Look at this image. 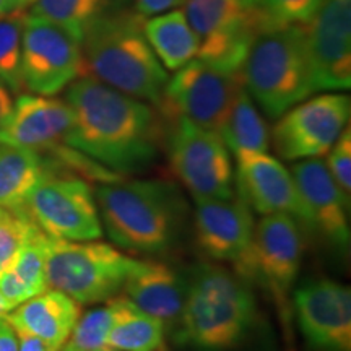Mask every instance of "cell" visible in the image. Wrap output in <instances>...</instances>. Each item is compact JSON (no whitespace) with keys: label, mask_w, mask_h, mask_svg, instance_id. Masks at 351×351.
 <instances>
[{"label":"cell","mask_w":351,"mask_h":351,"mask_svg":"<svg viewBox=\"0 0 351 351\" xmlns=\"http://www.w3.org/2000/svg\"><path fill=\"white\" fill-rule=\"evenodd\" d=\"M26 12L0 15V82L12 93L23 90L21 83V43Z\"/></svg>","instance_id":"obj_27"},{"label":"cell","mask_w":351,"mask_h":351,"mask_svg":"<svg viewBox=\"0 0 351 351\" xmlns=\"http://www.w3.org/2000/svg\"><path fill=\"white\" fill-rule=\"evenodd\" d=\"M59 351H82V350H78L75 345H72V343H70V341H67V343H65Z\"/></svg>","instance_id":"obj_40"},{"label":"cell","mask_w":351,"mask_h":351,"mask_svg":"<svg viewBox=\"0 0 351 351\" xmlns=\"http://www.w3.org/2000/svg\"><path fill=\"white\" fill-rule=\"evenodd\" d=\"M293 313L313 351H351V291L328 278L302 282L291 296Z\"/></svg>","instance_id":"obj_15"},{"label":"cell","mask_w":351,"mask_h":351,"mask_svg":"<svg viewBox=\"0 0 351 351\" xmlns=\"http://www.w3.org/2000/svg\"><path fill=\"white\" fill-rule=\"evenodd\" d=\"M51 169L54 161L43 152L0 145V208L25 212L28 195Z\"/></svg>","instance_id":"obj_22"},{"label":"cell","mask_w":351,"mask_h":351,"mask_svg":"<svg viewBox=\"0 0 351 351\" xmlns=\"http://www.w3.org/2000/svg\"><path fill=\"white\" fill-rule=\"evenodd\" d=\"M82 304L57 289H46L10 311L7 315L16 332L36 337L47 351H59L67 343L82 315Z\"/></svg>","instance_id":"obj_21"},{"label":"cell","mask_w":351,"mask_h":351,"mask_svg":"<svg viewBox=\"0 0 351 351\" xmlns=\"http://www.w3.org/2000/svg\"><path fill=\"white\" fill-rule=\"evenodd\" d=\"M122 289L143 313L160 319L166 328H178L187 282L173 267L163 262L135 261Z\"/></svg>","instance_id":"obj_20"},{"label":"cell","mask_w":351,"mask_h":351,"mask_svg":"<svg viewBox=\"0 0 351 351\" xmlns=\"http://www.w3.org/2000/svg\"><path fill=\"white\" fill-rule=\"evenodd\" d=\"M236 169L234 182L239 199L254 212L267 215H289L307 228L304 204L298 191L291 171L285 168L274 156L262 153L241 158Z\"/></svg>","instance_id":"obj_17"},{"label":"cell","mask_w":351,"mask_h":351,"mask_svg":"<svg viewBox=\"0 0 351 351\" xmlns=\"http://www.w3.org/2000/svg\"><path fill=\"white\" fill-rule=\"evenodd\" d=\"M33 226V219L26 212H10V210L2 208L0 212V274L10 269Z\"/></svg>","instance_id":"obj_31"},{"label":"cell","mask_w":351,"mask_h":351,"mask_svg":"<svg viewBox=\"0 0 351 351\" xmlns=\"http://www.w3.org/2000/svg\"><path fill=\"white\" fill-rule=\"evenodd\" d=\"M34 0H0V15L13 12H26L33 5Z\"/></svg>","instance_id":"obj_38"},{"label":"cell","mask_w":351,"mask_h":351,"mask_svg":"<svg viewBox=\"0 0 351 351\" xmlns=\"http://www.w3.org/2000/svg\"><path fill=\"white\" fill-rule=\"evenodd\" d=\"M184 13L199 41L195 59L241 73L252 43L263 33L258 0H186Z\"/></svg>","instance_id":"obj_8"},{"label":"cell","mask_w":351,"mask_h":351,"mask_svg":"<svg viewBox=\"0 0 351 351\" xmlns=\"http://www.w3.org/2000/svg\"><path fill=\"white\" fill-rule=\"evenodd\" d=\"M16 333H19V340H20V351H47L46 345H44L39 339H36V337L28 335V333L25 332H16Z\"/></svg>","instance_id":"obj_37"},{"label":"cell","mask_w":351,"mask_h":351,"mask_svg":"<svg viewBox=\"0 0 351 351\" xmlns=\"http://www.w3.org/2000/svg\"><path fill=\"white\" fill-rule=\"evenodd\" d=\"M324 0H258L263 33L287 26H304L320 10Z\"/></svg>","instance_id":"obj_30"},{"label":"cell","mask_w":351,"mask_h":351,"mask_svg":"<svg viewBox=\"0 0 351 351\" xmlns=\"http://www.w3.org/2000/svg\"><path fill=\"white\" fill-rule=\"evenodd\" d=\"M169 165L194 200L234 197V171L230 152L218 132L187 119L171 121Z\"/></svg>","instance_id":"obj_10"},{"label":"cell","mask_w":351,"mask_h":351,"mask_svg":"<svg viewBox=\"0 0 351 351\" xmlns=\"http://www.w3.org/2000/svg\"><path fill=\"white\" fill-rule=\"evenodd\" d=\"M351 99L343 93H324L304 99L280 116L274 127V147L288 161L326 156L348 125Z\"/></svg>","instance_id":"obj_13"},{"label":"cell","mask_w":351,"mask_h":351,"mask_svg":"<svg viewBox=\"0 0 351 351\" xmlns=\"http://www.w3.org/2000/svg\"><path fill=\"white\" fill-rule=\"evenodd\" d=\"M195 238L202 252L234 265L252 243V210L239 197L195 200Z\"/></svg>","instance_id":"obj_18"},{"label":"cell","mask_w":351,"mask_h":351,"mask_svg":"<svg viewBox=\"0 0 351 351\" xmlns=\"http://www.w3.org/2000/svg\"><path fill=\"white\" fill-rule=\"evenodd\" d=\"M143 21L140 13H101L83 36V69L104 85L158 106L169 77L148 44Z\"/></svg>","instance_id":"obj_2"},{"label":"cell","mask_w":351,"mask_h":351,"mask_svg":"<svg viewBox=\"0 0 351 351\" xmlns=\"http://www.w3.org/2000/svg\"><path fill=\"white\" fill-rule=\"evenodd\" d=\"M0 296L3 298V301L7 302L10 311L19 307L20 304H23L29 298H33L29 295L28 288L25 287V283L21 282L12 269L3 270L0 274Z\"/></svg>","instance_id":"obj_33"},{"label":"cell","mask_w":351,"mask_h":351,"mask_svg":"<svg viewBox=\"0 0 351 351\" xmlns=\"http://www.w3.org/2000/svg\"><path fill=\"white\" fill-rule=\"evenodd\" d=\"M82 44L65 29L29 13L21 43V83L33 95L54 96L83 73Z\"/></svg>","instance_id":"obj_12"},{"label":"cell","mask_w":351,"mask_h":351,"mask_svg":"<svg viewBox=\"0 0 351 351\" xmlns=\"http://www.w3.org/2000/svg\"><path fill=\"white\" fill-rule=\"evenodd\" d=\"M143 32L166 70L176 72L197 57L199 41L184 10L174 8L150 16L143 21Z\"/></svg>","instance_id":"obj_23"},{"label":"cell","mask_w":351,"mask_h":351,"mask_svg":"<svg viewBox=\"0 0 351 351\" xmlns=\"http://www.w3.org/2000/svg\"><path fill=\"white\" fill-rule=\"evenodd\" d=\"M186 0H137V12L142 16H153L184 5Z\"/></svg>","instance_id":"obj_34"},{"label":"cell","mask_w":351,"mask_h":351,"mask_svg":"<svg viewBox=\"0 0 351 351\" xmlns=\"http://www.w3.org/2000/svg\"><path fill=\"white\" fill-rule=\"evenodd\" d=\"M8 313H10V309H8L7 302L3 301V298L0 296V317H7Z\"/></svg>","instance_id":"obj_39"},{"label":"cell","mask_w":351,"mask_h":351,"mask_svg":"<svg viewBox=\"0 0 351 351\" xmlns=\"http://www.w3.org/2000/svg\"><path fill=\"white\" fill-rule=\"evenodd\" d=\"M116 320L106 345L117 351H160L165 346L166 327L160 319L143 313L127 296H114Z\"/></svg>","instance_id":"obj_25"},{"label":"cell","mask_w":351,"mask_h":351,"mask_svg":"<svg viewBox=\"0 0 351 351\" xmlns=\"http://www.w3.org/2000/svg\"><path fill=\"white\" fill-rule=\"evenodd\" d=\"M218 134L236 160L269 152V127L244 86L239 88Z\"/></svg>","instance_id":"obj_24"},{"label":"cell","mask_w":351,"mask_h":351,"mask_svg":"<svg viewBox=\"0 0 351 351\" xmlns=\"http://www.w3.org/2000/svg\"><path fill=\"white\" fill-rule=\"evenodd\" d=\"M332 178L339 184V187L350 197L351 192V132L350 127L341 132L337 142L327 153L326 161Z\"/></svg>","instance_id":"obj_32"},{"label":"cell","mask_w":351,"mask_h":351,"mask_svg":"<svg viewBox=\"0 0 351 351\" xmlns=\"http://www.w3.org/2000/svg\"><path fill=\"white\" fill-rule=\"evenodd\" d=\"M13 101L12 98V91L0 82V127L3 125V122L7 121V117L10 116L12 109H13Z\"/></svg>","instance_id":"obj_36"},{"label":"cell","mask_w":351,"mask_h":351,"mask_svg":"<svg viewBox=\"0 0 351 351\" xmlns=\"http://www.w3.org/2000/svg\"><path fill=\"white\" fill-rule=\"evenodd\" d=\"M135 258L99 241L46 238V276L49 288L78 304H98L119 295Z\"/></svg>","instance_id":"obj_6"},{"label":"cell","mask_w":351,"mask_h":351,"mask_svg":"<svg viewBox=\"0 0 351 351\" xmlns=\"http://www.w3.org/2000/svg\"><path fill=\"white\" fill-rule=\"evenodd\" d=\"M46 238L47 234L34 225L10 265L32 296L41 295L49 289L46 276Z\"/></svg>","instance_id":"obj_28"},{"label":"cell","mask_w":351,"mask_h":351,"mask_svg":"<svg viewBox=\"0 0 351 351\" xmlns=\"http://www.w3.org/2000/svg\"><path fill=\"white\" fill-rule=\"evenodd\" d=\"M257 302L249 282L218 265H199L187 282L178 337L202 351H228L252 330Z\"/></svg>","instance_id":"obj_4"},{"label":"cell","mask_w":351,"mask_h":351,"mask_svg":"<svg viewBox=\"0 0 351 351\" xmlns=\"http://www.w3.org/2000/svg\"><path fill=\"white\" fill-rule=\"evenodd\" d=\"M103 231L117 247L158 254L174 243L186 205L173 184L160 179L101 182L95 191Z\"/></svg>","instance_id":"obj_3"},{"label":"cell","mask_w":351,"mask_h":351,"mask_svg":"<svg viewBox=\"0 0 351 351\" xmlns=\"http://www.w3.org/2000/svg\"><path fill=\"white\" fill-rule=\"evenodd\" d=\"M0 351H20L19 333L7 317H0Z\"/></svg>","instance_id":"obj_35"},{"label":"cell","mask_w":351,"mask_h":351,"mask_svg":"<svg viewBox=\"0 0 351 351\" xmlns=\"http://www.w3.org/2000/svg\"><path fill=\"white\" fill-rule=\"evenodd\" d=\"M72 109L65 99L43 95H20L3 125L0 145L49 152L65 145L72 127Z\"/></svg>","instance_id":"obj_19"},{"label":"cell","mask_w":351,"mask_h":351,"mask_svg":"<svg viewBox=\"0 0 351 351\" xmlns=\"http://www.w3.org/2000/svg\"><path fill=\"white\" fill-rule=\"evenodd\" d=\"M0 212H2V208H0Z\"/></svg>","instance_id":"obj_42"},{"label":"cell","mask_w":351,"mask_h":351,"mask_svg":"<svg viewBox=\"0 0 351 351\" xmlns=\"http://www.w3.org/2000/svg\"><path fill=\"white\" fill-rule=\"evenodd\" d=\"M314 91L351 86V0H324L302 26Z\"/></svg>","instance_id":"obj_14"},{"label":"cell","mask_w":351,"mask_h":351,"mask_svg":"<svg viewBox=\"0 0 351 351\" xmlns=\"http://www.w3.org/2000/svg\"><path fill=\"white\" fill-rule=\"evenodd\" d=\"M304 239L301 225L285 213L262 217L252 243L234 270L245 282H256L274 298L283 320L293 313V288L301 270Z\"/></svg>","instance_id":"obj_7"},{"label":"cell","mask_w":351,"mask_h":351,"mask_svg":"<svg viewBox=\"0 0 351 351\" xmlns=\"http://www.w3.org/2000/svg\"><path fill=\"white\" fill-rule=\"evenodd\" d=\"M101 351H117V350H112V348H104V350H101ZM160 351H165V346H163V348H161Z\"/></svg>","instance_id":"obj_41"},{"label":"cell","mask_w":351,"mask_h":351,"mask_svg":"<svg viewBox=\"0 0 351 351\" xmlns=\"http://www.w3.org/2000/svg\"><path fill=\"white\" fill-rule=\"evenodd\" d=\"M25 212L54 239L95 241L104 232L95 191L75 174H60L56 169L44 174L26 199Z\"/></svg>","instance_id":"obj_9"},{"label":"cell","mask_w":351,"mask_h":351,"mask_svg":"<svg viewBox=\"0 0 351 351\" xmlns=\"http://www.w3.org/2000/svg\"><path fill=\"white\" fill-rule=\"evenodd\" d=\"M106 7V0H34L32 15L65 29L82 44L90 25Z\"/></svg>","instance_id":"obj_26"},{"label":"cell","mask_w":351,"mask_h":351,"mask_svg":"<svg viewBox=\"0 0 351 351\" xmlns=\"http://www.w3.org/2000/svg\"><path fill=\"white\" fill-rule=\"evenodd\" d=\"M241 86V73L221 72L204 60L192 59L168 78L158 108L169 122L187 119L218 132Z\"/></svg>","instance_id":"obj_11"},{"label":"cell","mask_w":351,"mask_h":351,"mask_svg":"<svg viewBox=\"0 0 351 351\" xmlns=\"http://www.w3.org/2000/svg\"><path fill=\"white\" fill-rule=\"evenodd\" d=\"M65 103L73 116L67 147L116 173H135L156 160L161 121L145 101L86 75L67 86Z\"/></svg>","instance_id":"obj_1"},{"label":"cell","mask_w":351,"mask_h":351,"mask_svg":"<svg viewBox=\"0 0 351 351\" xmlns=\"http://www.w3.org/2000/svg\"><path fill=\"white\" fill-rule=\"evenodd\" d=\"M116 301L114 298L106 304L88 311L77 320L69 341L82 351H101L109 348L106 345L108 333L116 320Z\"/></svg>","instance_id":"obj_29"},{"label":"cell","mask_w":351,"mask_h":351,"mask_svg":"<svg viewBox=\"0 0 351 351\" xmlns=\"http://www.w3.org/2000/svg\"><path fill=\"white\" fill-rule=\"evenodd\" d=\"M241 80L271 119L315 93L302 26L258 34L241 69Z\"/></svg>","instance_id":"obj_5"},{"label":"cell","mask_w":351,"mask_h":351,"mask_svg":"<svg viewBox=\"0 0 351 351\" xmlns=\"http://www.w3.org/2000/svg\"><path fill=\"white\" fill-rule=\"evenodd\" d=\"M291 174L304 204L307 228L317 231L332 247L348 252L350 197L332 178L326 161L322 158L301 160L293 166Z\"/></svg>","instance_id":"obj_16"}]
</instances>
